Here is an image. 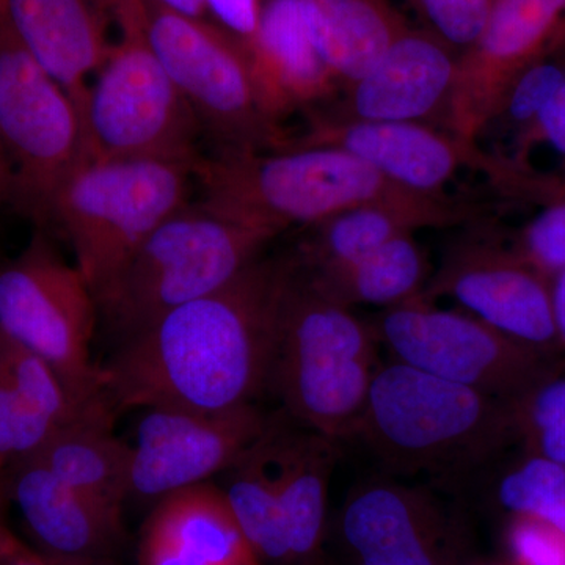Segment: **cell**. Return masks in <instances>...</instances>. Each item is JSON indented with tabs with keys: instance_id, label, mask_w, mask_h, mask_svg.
I'll return each instance as SVG.
<instances>
[{
	"instance_id": "2",
	"label": "cell",
	"mask_w": 565,
	"mask_h": 565,
	"mask_svg": "<svg viewBox=\"0 0 565 565\" xmlns=\"http://www.w3.org/2000/svg\"><path fill=\"white\" fill-rule=\"evenodd\" d=\"M355 437L397 475L465 478L516 440L511 405L403 363L375 374Z\"/></svg>"
},
{
	"instance_id": "37",
	"label": "cell",
	"mask_w": 565,
	"mask_h": 565,
	"mask_svg": "<svg viewBox=\"0 0 565 565\" xmlns=\"http://www.w3.org/2000/svg\"><path fill=\"white\" fill-rule=\"evenodd\" d=\"M525 134L526 145L534 140L545 141L565 156V87L542 107Z\"/></svg>"
},
{
	"instance_id": "26",
	"label": "cell",
	"mask_w": 565,
	"mask_h": 565,
	"mask_svg": "<svg viewBox=\"0 0 565 565\" xmlns=\"http://www.w3.org/2000/svg\"><path fill=\"white\" fill-rule=\"evenodd\" d=\"M300 270L316 291L351 310L355 307L385 310L407 302L422 296L430 278L426 252L415 234L397 237L351 262L318 269L300 267Z\"/></svg>"
},
{
	"instance_id": "9",
	"label": "cell",
	"mask_w": 565,
	"mask_h": 565,
	"mask_svg": "<svg viewBox=\"0 0 565 565\" xmlns=\"http://www.w3.org/2000/svg\"><path fill=\"white\" fill-rule=\"evenodd\" d=\"M98 321L90 286L43 230L20 255L0 264V333L50 364L82 407L109 403L103 366L92 360Z\"/></svg>"
},
{
	"instance_id": "15",
	"label": "cell",
	"mask_w": 565,
	"mask_h": 565,
	"mask_svg": "<svg viewBox=\"0 0 565 565\" xmlns=\"http://www.w3.org/2000/svg\"><path fill=\"white\" fill-rule=\"evenodd\" d=\"M303 147L337 148L386 181L422 193H444L462 169L497 172V163L486 158L478 145L424 122L338 120L310 111L307 131L289 137L282 148Z\"/></svg>"
},
{
	"instance_id": "31",
	"label": "cell",
	"mask_w": 565,
	"mask_h": 565,
	"mask_svg": "<svg viewBox=\"0 0 565 565\" xmlns=\"http://www.w3.org/2000/svg\"><path fill=\"white\" fill-rule=\"evenodd\" d=\"M57 427L0 379V494L11 465L33 455Z\"/></svg>"
},
{
	"instance_id": "8",
	"label": "cell",
	"mask_w": 565,
	"mask_h": 565,
	"mask_svg": "<svg viewBox=\"0 0 565 565\" xmlns=\"http://www.w3.org/2000/svg\"><path fill=\"white\" fill-rule=\"evenodd\" d=\"M0 145L10 167V206L36 228L84 161L76 104L14 32L0 0Z\"/></svg>"
},
{
	"instance_id": "16",
	"label": "cell",
	"mask_w": 565,
	"mask_h": 565,
	"mask_svg": "<svg viewBox=\"0 0 565 565\" xmlns=\"http://www.w3.org/2000/svg\"><path fill=\"white\" fill-rule=\"evenodd\" d=\"M459 52L430 31L408 28L370 73L311 111L351 121L427 122L446 117Z\"/></svg>"
},
{
	"instance_id": "14",
	"label": "cell",
	"mask_w": 565,
	"mask_h": 565,
	"mask_svg": "<svg viewBox=\"0 0 565 565\" xmlns=\"http://www.w3.org/2000/svg\"><path fill=\"white\" fill-rule=\"evenodd\" d=\"M564 21L565 0H497L478 39L459 55L446 131L478 145L516 77L544 57Z\"/></svg>"
},
{
	"instance_id": "23",
	"label": "cell",
	"mask_w": 565,
	"mask_h": 565,
	"mask_svg": "<svg viewBox=\"0 0 565 565\" xmlns=\"http://www.w3.org/2000/svg\"><path fill=\"white\" fill-rule=\"evenodd\" d=\"M308 35L340 88L381 62L408 28L392 0H297Z\"/></svg>"
},
{
	"instance_id": "36",
	"label": "cell",
	"mask_w": 565,
	"mask_h": 565,
	"mask_svg": "<svg viewBox=\"0 0 565 565\" xmlns=\"http://www.w3.org/2000/svg\"><path fill=\"white\" fill-rule=\"evenodd\" d=\"M207 17L243 46L255 40L266 0H203Z\"/></svg>"
},
{
	"instance_id": "42",
	"label": "cell",
	"mask_w": 565,
	"mask_h": 565,
	"mask_svg": "<svg viewBox=\"0 0 565 565\" xmlns=\"http://www.w3.org/2000/svg\"><path fill=\"white\" fill-rule=\"evenodd\" d=\"M11 177L10 167L3 154L2 145H0V206L10 202Z\"/></svg>"
},
{
	"instance_id": "32",
	"label": "cell",
	"mask_w": 565,
	"mask_h": 565,
	"mask_svg": "<svg viewBox=\"0 0 565 565\" xmlns=\"http://www.w3.org/2000/svg\"><path fill=\"white\" fill-rule=\"evenodd\" d=\"M430 31L462 54L484 29L497 0H414Z\"/></svg>"
},
{
	"instance_id": "28",
	"label": "cell",
	"mask_w": 565,
	"mask_h": 565,
	"mask_svg": "<svg viewBox=\"0 0 565 565\" xmlns=\"http://www.w3.org/2000/svg\"><path fill=\"white\" fill-rule=\"evenodd\" d=\"M498 501L512 515L527 516L565 534V467L526 452L498 482Z\"/></svg>"
},
{
	"instance_id": "35",
	"label": "cell",
	"mask_w": 565,
	"mask_h": 565,
	"mask_svg": "<svg viewBox=\"0 0 565 565\" xmlns=\"http://www.w3.org/2000/svg\"><path fill=\"white\" fill-rule=\"evenodd\" d=\"M508 546L514 565H565V534L539 520L512 515Z\"/></svg>"
},
{
	"instance_id": "17",
	"label": "cell",
	"mask_w": 565,
	"mask_h": 565,
	"mask_svg": "<svg viewBox=\"0 0 565 565\" xmlns=\"http://www.w3.org/2000/svg\"><path fill=\"white\" fill-rule=\"evenodd\" d=\"M445 530L437 501L416 487L377 479L345 501L343 534L360 565H445Z\"/></svg>"
},
{
	"instance_id": "6",
	"label": "cell",
	"mask_w": 565,
	"mask_h": 565,
	"mask_svg": "<svg viewBox=\"0 0 565 565\" xmlns=\"http://www.w3.org/2000/svg\"><path fill=\"white\" fill-rule=\"evenodd\" d=\"M120 31L82 110L85 159H170L195 166L202 125L152 51L145 0H106Z\"/></svg>"
},
{
	"instance_id": "13",
	"label": "cell",
	"mask_w": 565,
	"mask_h": 565,
	"mask_svg": "<svg viewBox=\"0 0 565 565\" xmlns=\"http://www.w3.org/2000/svg\"><path fill=\"white\" fill-rule=\"evenodd\" d=\"M452 299L465 313L505 337L553 355L559 345L550 278L508 248L468 237L445 253L422 292Z\"/></svg>"
},
{
	"instance_id": "34",
	"label": "cell",
	"mask_w": 565,
	"mask_h": 565,
	"mask_svg": "<svg viewBox=\"0 0 565 565\" xmlns=\"http://www.w3.org/2000/svg\"><path fill=\"white\" fill-rule=\"evenodd\" d=\"M564 87L565 66L559 62L539 58L516 77L505 96L500 115H508L512 121L526 129L542 107Z\"/></svg>"
},
{
	"instance_id": "12",
	"label": "cell",
	"mask_w": 565,
	"mask_h": 565,
	"mask_svg": "<svg viewBox=\"0 0 565 565\" xmlns=\"http://www.w3.org/2000/svg\"><path fill=\"white\" fill-rule=\"evenodd\" d=\"M131 444L129 498L154 500L212 481L262 440L270 418L256 404L207 412L148 407Z\"/></svg>"
},
{
	"instance_id": "7",
	"label": "cell",
	"mask_w": 565,
	"mask_h": 565,
	"mask_svg": "<svg viewBox=\"0 0 565 565\" xmlns=\"http://www.w3.org/2000/svg\"><path fill=\"white\" fill-rule=\"evenodd\" d=\"M193 167L170 159H85L71 173L52 223L68 237L95 297L156 228L191 203Z\"/></svg>"
},
{
	"instance_id": "25",
	"label": "cell",
	"mask_w": 565,
	"mask_h": 565,
	"mask_svg": "<svg viewBox=\"0 0 565 565\" xmlns=\"http://www.w3.org/2000/svg\"><path fill=\"white\" fill-rule=\"evenodd\" d=\"M143 530L200 565H262L221 487L212 481L163 497Z\"/></svg>"
},
{
	"instance_id": "10",
	"label": "cell",
	"mask_w": 565,
	"mask_h": 565,
	"mask_svg": "<svg viewBox=\"0 0 565 565\" xmlns=\"http://www.w3.org/2000/svg\"><path fill=\"white\" fill-rule=\"evenodd\" d=\"M145 32L218 151L281 150L289 134L259 103L247 55L217 24L145 0Z\"/></svg>"
},
{
	"instance_id": "4",
	"label": "cell",
	"mask_w": 565,
	"mask_h": 565,
	"mask_svg": "<svg viewBox=\"0 0 565 565\" xmlns=\"http://www.w3.org/2000/svg\"><path fill=\"white\" fill-rule=\"evenodd\" d=\"M193 178L202 206L275 236L403 189L348 152L326 147L218 151L199 159Z\"/></svg>"
},
{
	"instance_id": "40",
	"label": "cell",
	"mask_w": 565,
	"mask_h": 565,
	"mask_svg": "<svg viewBox=\"0 0 565 565\" xmlns=\"http://www.w3.org/2000/svg\"><path fill=\"white\" fill-rule=\"evenodd\" d=\"M550 291H552L553 319H555L557 338L561 345H565V269L552 277Z\"/></svg>"
},
{
	"instance_id": "1",
	"label": "cell",
	"mask_w": 565,
	"mask_h": 565,
	"mask_svg": "<svg viewBox=\"0 0 565 565\" xmlns=\"http://www.w3.org/2000/svg\"><path fill=\"white\" fill-rule=\"evenodd\" d=\"M289 256H259L217 291L174 308L122 341L104 364L114 408L218 412L269 390Z\"/></svg>"
},
{
	"instance_id": "21",
	"label": "cell",
	"mask_w": 565,
	"mask_h": 565,
	"mask_svg": "<svg viewBox=\"0 0 565 565\" xmlns=\"http://www.w3.org/2000/svg\"><path fill=\"white\" fill-rule=\"evenodd\" d=\"M264 111L277 125L294 111L332 102L340 85L305 28L297 0H266L262 22L245 51Z\"/></svg>"
},
{
	"instance_id": "33",
	"label": "cell",
	"mask_w": 565,
	"mask_h": 565,
	"mask_svg": "<svg viewBox=\"0 0 565 565\" xmlns=\"http://www.w3.org/2000/svg\"><path fill=\"white\" fill-rule=\"evenodd\" d=\"M514 252L550 280L565 269V196L527 223Z\"/></svg>"
},
{
	"instance_id": "30",
	"label": "cell",
	"mask_w": 565,
	"mask_h": 565,
	"mask_svg": "<svg viewBox=\"0 0 565 565\" xmlns=\"http://www.w3.org/2000/svg\"><path fill=\"white\" fill-rule=\"evenodd\" d=\"M509 405L525 451L565 467V375L552 371Z\"/></svg>"
},
{
	"instance_id": "3",
	"label": "cell",
	"mask_w": 565,
	"mask_h": 565,
	"mask_svg": "<svg viewBox=\"0 0 565 565\" xmlns=\"http://www.w3.org/2000/svg\"><path fill=\"white\" fill-rule=\"evenodd\" d=\"M289 258L269 390L294 422L334 440L351 437L382 366L373 327L316 291Z\"/></svg>"
},
{
	"instance_id": "38",
	"label": "cell",
	"mask_w": 565,
	"mask_h": 565,
	"mask_svg": "<svg viewBox=\"0 0 565 565\" xmlns=\"http://www.w3.org/2000/svg\"><path fill=\"white\" fill-rule=\"evenodd\" d=\"M139 559L140 565H200L188 559L166 539L147 530L141 533Z\"/></svg>"
},
{
	"instance_id": "5",
	"label": "cell",
	"mask_w": 565,
	"mask_h": 565,
	"mask_svg": "<svg viewBox=\"0 0 565 565\" xmlns=\"http://www.w3.org/2000/svg\"><path fill=\"white\" fill-rule=\"evenodd\" d=\"M275 237L189 203L156 228L96 294L98 318L120 344L174 308L228 285Z\"/></svg>"
},
{
	"instance_id": "43",
	"label": "cell",
	"mask_w": 565,
	"mask_h": 565,
	"mask_svg": "<svg viewBox=\"0 0 565 565\" xmlns=\"http://www.w3.org/2000/svg\"><path fill=\"white\" fill-rule=\"evenodd\" d=\"M61 565H96L95 563H68V564H61Z\"/></svg>"
},
{
	"instance_id": "20",
	"label": "cell",
	"mask_w": 565,
	"mask_h": 565,
	"mask_svg": "<svg viewBox=\"0 0 565 565\" xmlns=\"http://www.w3.org/2000/svg\"><path fill=\"white\" fill-rule=\"evenodd\" d=\"M24 46L84 110L88 77L109 57L111 14L106 0H2Z\"/></svg>"
},
{
	"instance_id": "11",
	"label": "cell",
	"mask_w": 565,
	"mask_h": 565,
	"mask_svg": "<svg viewBox=\"0 0 565 565\" xmlns=\"http://www.w3.org/2000/svg\"><path fill=\"white\" fill-rule=\"evenodd\" d=\"M370 323L394 362L509 404L556 370L548 353L423 296L379 311Z\"/></svg>"
},
{
	"instance_id": "29",
	"label": "cell",
	"mask_w": 565,
	"mask_h": 565,
	"mask_svg": "<svg viewBox=\"0 0 565 565\" xmlns=\"http://www.w3.org/2000/svg\"><path fill=\"white\" fill-rule=\"evenodd\" d=\"M0 379L57 426L109 405L103 403L82 407L50 364L3 333H0Z\"/></svg>"
},
{
	"instance_id": "22",
	"label": "cell",
	"mask_w": 565,
	"mask_h": 565,
	"mask_svg": "<svg viewBox=\"0 0 565 565\" xmlns=\"http://www.w3.org/2000/svg\"><path fill=\"white\" fill-rule=\"evenodd\" d=\"M270 418L264 455L280 497L294 559L313 556L321 545L327 494L338 462V440Z\"/></svg>"
},
{
	"instance_id": "19",
	"label": "cell",
	"mask_w": 565,
	"mask_h": 565,
	"mask_svg": "<svg viewBox=\"0 0 565 565\" xmlns=\"http://www.w3.org/2000/svg\"><path fill=\"white\" fill-rule=\"evenodd\" d=\"M475 217V207L445 193L401 189L308 226V236L292 258L303 269H318L351 262L401 236L459 225Z\"/></svg>"
},
{
	"instance_id": "24",
	"label": "cell",
	"mask_w": 565,
	"mask_h": 565,
	"mask_svg": "<svg viewBox=\"0 0 565 565\" xmlns=\"http://www.w3.org/2000/svg\"><path fill=\"white\" fill-rule=\"evenodd\" d=\"M115 411L103 405L63 424L28 456L61 481L99 503L122 511L131 487V444L114 433Z\"/></svg>"
},
{
	"instance_id": "18",
	"label": "cell",
	"mask_w": 565,
	"mask_h": 565,
	"mask_svg": "<svg viewBox=\"0 0 565 565\" xmlns=\"http://www.w3.org/2000/svg\"><path fill=\"white\" fill-rule=\"evenodd\" d=\"M36 544L55 565L95 563L117 542L122 511L66 486L32 457L9 468L2 481Z\"/></svg>"
},
{
	"instance_id": "39",
	"label": "cell",
	"mask_w": 565,
	"mask_h": 565,
	"mask_svg": "<svg viewBox=\"0 0 565 565\" xmlns=\"http://www.w3.org/2000/svg\"><path fill=\"white\" fill-rule=\"evenodd\" d=\"M0 565H50L0 522Z\"/></svg>"
},
{
	"instance_id": "41",
	"label": "cell",
	"mask_w": 565,
	"mask_h": 565,
	"mask_svg": "<svg viewBox=\"0 0 565 565\" xmlns=\"http://www.w3.org/2000/svg\"><path fill=\"white\" fill-rule=\"evenodd\" d=\"M156 2L162 3V6L174 11H180L182 14H188V17L207 20V11L203 0H156Z\"/></svg>"
},
{
	"instance_id": "27",
	"label": "cell",
	"mask_w": 565,
	"mask_h": 565,
	"mask_svg": "<svg viewBox=\"0 0 565 565\" xmlns=\"http://www.w3.org/2000/svg\"><path fill=\"white\" fill-rule=\"evenodd\" d=\"M263 437L223 473L225 486L218 487L259 559L285 563L294 559L291 544L280 497L264 455Z\"/></svg>"
}]
</instances>
